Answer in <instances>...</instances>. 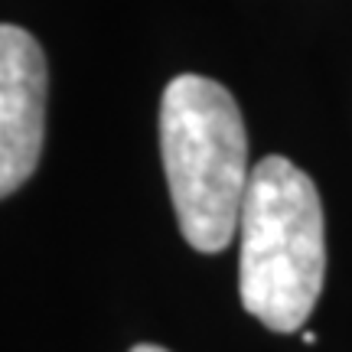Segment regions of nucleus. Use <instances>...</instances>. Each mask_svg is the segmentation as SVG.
<instances>
[{"mask_svg":"<svg viewBox=\"0 0 352 352\" xmlns=\"http://www.w3.org/2000/svg\"><path fill=\"white\" fill-rule=\"evenodd\" d=\"M160 151L183 239L202 254L228 248L252 179L232 91L206 76H176L160 101Z\"/></svg>","mask_w":352,"mask_h":352,"instance_id":"obj_2","label":"nucleus"},{"mask_svg":"<svg viewBox=\"0 0 352 352\" xmlns=\"http://www.w3.org/2000/svg\"><path fill=\"white\" fill-rule=\"evenodd\" d=\"M131 352H166V349H160V346H151V342H144V346H134Z\"/></svg>","mask_w":352,"mask_h":352,"instance_id":"obj_4","label":"nucleus"},{"mask_svg":"<svg viewBox=\"0 0 352 352\" xmlns=\"http://www.w3.org/2000/svg\"><path fill=\"white\" fill-rule=\"evenodd\" d=\"M239 294L274 333H294L320 300L327 274L323 206L314 179L287 157L258 160L241 202Z\"/></svg>","mask_w":352,"mask_h":352,"instance_id":"obj_1","label":"nucleus"},{"mask_svg":"<svg viewBox=\"0 0 352 352\" xmlns=\"http://www.w3.org/2000/svg\"><path fill=\"white\" fill-rule=\"evenodd\" d=\"M46 134V59L26 30L0 23V199L33 176Z\"/></svg>","mask_w":352,"mask_h":352,"instance_id":"obj_3","label":"nucleus"}]
</instances>
